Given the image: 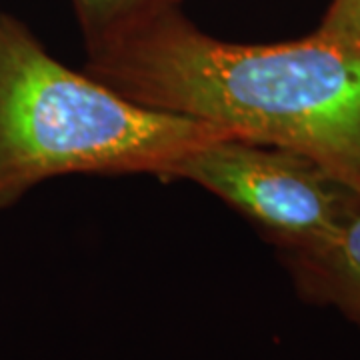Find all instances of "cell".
Segmentation results:
<instances>
[{"instance_id": "cell-1", "label": "cell", "mask_w": 360, "mask_h": 360, "mask_svg": "<svg viewBox=\"0 0 360 360\" xmlns=\"http://www.w3.org/2000/svg\"><path fill=\"white\" fill-rule=\"evenodd\" d=\"M89 46L84 70L148 108L309 156L360 193V49L324 34L238 44L168 2Z\"/></svg>"}, {"instance_id": "cell-2", "label": "cell", "mask_w": 360, "mask_h": 360, "mask_svg": "<svg viewBox=\"0 0 360 360\" xmlns=\"http://www.w3.org/2000/svg\"><path fill=\"white\" fill-rule=\"evenodd\" d=\"M226 130L148 108L56 60L20 20L0 14V208L66 174H155ZM234 139V136H232Z\"/></svg>"}, {"instance_id": "cell-3", "label": "cell", "mask_w": 360, "mask_h": 360, "mask_svg": "<svg viewBox=\"0 0 360 360\" xmlns=\"http://www.w3.org/2000/svg\"><path fill=\"white\" fill-rule=\"evenodd\" d=\"M186 180L248 219L281 252L335 238L360 208V193L309 156L220 139L184 156L167 182Z\"/></svg>"}, {"instance_id": "cell-4", "label": "cell", "mask_w": 360, "mask_h": 360, "mask_svg": "<svg viewBox=\"0 0 360 360\" xmlns=\"http://www.w3.org/2000/svg\"><path fill=\"white\" fill-rule=\"evenodd\" d=\"M281 258L300 298L335 307L360 326V208L335 238Z\"/></svg>"}, {"instance_id": "cell-5", "label": "cell", "mask_w": 360, "mask_h": 360, "mask_svg": "<svg viewBox=\"0 0 360 360\" xmlns=\"http://www.w3.org/2000/svg\"><path fill=\"white\" fill-rule=\"evenodd\" d=\"M168 2L176 0H72L84 28L86 44L112 37Z\"/></svg>"}, {"instance_id": "cell-6", "label": "cell", "mask_w": 360, "mask_h": 360, "mask_svg": "<svg viewBox=\"0 0 360 360\" xmlns=\"http://www.w3.org/2000/svg\"><path fill=\"white\" fill-rule=\"evenodd\" d=\"M319 30L360 49V0H333Z\"/></svg>"}]
</instances>
